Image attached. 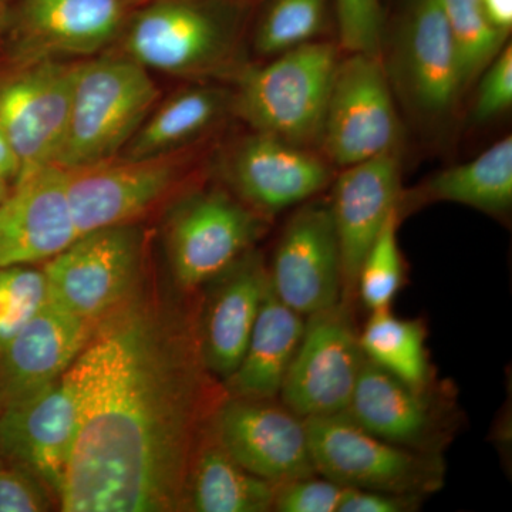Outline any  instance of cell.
<instances>
[{
	"label": "cell",
	"mask_w": 512,
	"mask_h": 512,
	"mask_svg": "<svg viewBox=\"0 0 512 512\" xmlns=\"http://www.w3.org/2000/svg\"><path fill=\"white\" fill-rule=\"evenodd\" d=\"M64 376L77 433L60 510L184 511L195 448L225 397L202 359L198 322L138 288L94 325Z\"/></svg>",
	"instance_id": "obj_1"
},
{
	"label": "cell",
	"mask_w": 512,
	"mask_h": 512,
	"mask_svg": "<svg viewBox=\"0 0 512 512\" xmlns=\"http://www.w3.org/2000/svg\"><path fill=\"white\" fill-rule=\"evenodd\" d=\"M160 90L146 67L130 57L103 56L77 63L72 109L56 167H86L123 153Z\"/></svg>",
	"instance_id": "obj_2"
},
{
	"label": "cell",
	"mask_w": 512,
	"mask_h": 512,
	"mask_svg": "<svg viewBox=\"0 0 512 512\" xmlns=\"http://www.w3.org/2000/svg\"><path fill=\"white\" fill-rule=\"evenodd\" d=\"M339 62L335 45L316 40L281 53L241 74L232 109L258 133L319 144Z\"/></svg>",
	"instance_id": "obj_3"
},
{
	"label": "cell",
	"mask_w": 512,
	"mask_h": 512,
	"mask_svg": "<svg viewBox=\"0 0 512 512\" xmlns=\"http://www.w3.org/2000/svg\"><path fill=\"white\" fill-rule=\"evenodd\" d=\"M229 0H151L127 18L124 55L147 70L204 76L220 69L235 43Z\"/></svg>",
	"instance_id": "obj_4"
},
{
	"label": "cell",
	"mask_w": 512,
	"mask_h": 512,
	"mask_svg": "<svg viewBox=\"0 0 512 512\" xmlns=\"http://www.w3.org/2000/svg\"><path fill=\"white\" fill-rule=\"evenodd\" d=\"M305 424L316 474L342 487L426 497L444 483L440 453L379 439L345 413L309 417Z\"/></svg>",
	"instance_id": "obj_5"
},
{
	"label": "cell",
	"mask_w": 512,
	"mask_h": 512,
	"mask_svg": "<svg viewBox=\"0 0 512 512\" xmlns=\"http://www.w3.org/2000/svg\"><path fill=\"white\" fill-rule=\"evenodd\" d=\"M143 232L136 224L79 235L43 264L50 298L96 325L140 288Z\"/></svg>",
	"instance_id": "obj_6"
},
{
	"label": "cell",
	"mask_w": 512,
	"mask_h": 512,
	"mask_svg": "<svg viewBox=\"0 0 512 512\" xmlns=\"http://www.w3.org/2000/svg\"><path fill=\"white\" fill-rule=\"evenodd\" d=\"M266 218L227 191L195 192L171 212L165 244L175 284L194 291L217 278L264 234Z\"/></svg>",
	"instance_id": "obj_7"
},
{
	"label": "cell",
	"mask_w": 512,
	"mask_h": 512,
	"mask_svg": "<svg viewBox=\"0 0 512 512\" xmlns=\"http://www.w3.org/2000/svg\"><path fill=\"white\" fill-rule=\"evenodd\" d=\"M400 123L380 56L340 60L319 144L330 163L350 167L397 151Z\"/></svg>",
	"instance_id": "obj_8"
},
{
	"label": "cell",
	"mask_w": 512,
	"mask_h": 512,
	"mask_svg": "<svg viewBox=\"0 0 512 512\" xmlns=\"http://www.w3.org/2000/svg\"><path fill=\"white\" fill-rule=\"evenodd\" d=\"M352 306L336 303L305 318L282 384V403L302 419L345 413L366 356Z\"/></svg>",
	"instance_id": "obj_9"
},
{
	"label": "cell",
	"mask_w": 512,
	"mask_h": 512,
	"mask_svg": "<svg viewBox=\"0 0 512 512\" xmlns=\"http://www.w3.org/2000/svg\"><path fill=\"white\" fill-rule=\"evenodd\" d=\"M183 164L177 151L154 157L117 156L64 170L77 232L134 224L173 192Z\"/></svg>",
	"instance_id": "obj_10"
},
{
	"label": "cell",
	"mask_w": 512,
	"mask_h": 512,
	"mask_svg": "<svg viewBox=\"0 0 512 512\" xmlns=\"http://www.w3.org/2000/svg\"><path fill=\"white\" fill-rule=\"evenodd\" d=\"M211 426L229 456L262 480L281 485L316 474L305 419L276 399L225 394Z\"/></svg>",
	"instance_id": "obj_11"
},
{
	"label": "cell",
	"mask_w": 512,
	"mask_h": 512,
	"mask_svg": "<svg viewBox=\"0 0 512 512\" xmlns=\"http://www.w3.org/2000/svg\"><path fill=\"white\" fill-rule=\"evenodd\" d=\"M76 69L77 63L39 60L0 87V130L19 158L18 180L55 165L69 124Z\"/></svg>",
	"instance_id": "obj_12"
},
{
	"label": "cell",
	"mask_w": 512,
	"mask_h": 512,
	"mask_svg": "<svg viewBox=\"0 0 512 512\" xmlns=\"http://www.w3.org/2000/svg\"><path fill=\"white\" fill-rule=\"evenodd\" d=\"M268 272L272 292L303 318L342 302V254L329 201L299 205Z\"/></svg>",
	"instance_id": "obj_13"
},
{
	"label": "cell",
	"mask_w": 512,
	"mask_h": 512,
	"mask_svg": "<svg viewBox=\"0 0 512 512\" xmlns=\"http://www.w3.org/2000/svg\"><path fill=\"white\" fill-rule=\"evenodd\" d=\"M227 178L238 200L271 217L313 200L332 184V168L308 147L254 131L232 151Z\"/></svg>",
	"instance_id": "obj_14"
},
{
	"label": "cell",
	"mask_w": 512,
	"mask_h": 512,
	"mask_svg": "<svg viewBox=\"0 0 512 512\" xmlns=\"http://www.w3.org/2000/svg\"><path fill=\"white\" fill-rule=\"evenodd\" d=\"M77 433V404L66 376L0 412V456L59 497Z\"/></svg>",
	"instance_id": "obj_15"
},
{
	"label": "cell",
	"mask_w": 512,
	"mask_h": 512,
	"mask_svg": "<svg viewBox=\"0 0 512 512\" xmlns=\"http://www.w3.org/2000/svg\"><path fill=\"white\" fill-rule=\"evenodd\" d=\"M402 165L397 151L343 168L329 200L342 254V302L357 298L360 265L382 231L387 218L399 208Z\"/></svg>",
	"instance_id": "obj_16"
},
{
	"label": "cell",
	"mask_w": 512,
	"mask_h": 512,
	"mask_svg": "<svg viewBox=\"0 0 512 512\" xmlns=\"http://www.w3.org/2000/svg\"><path fill=\"white\" fill-rule=\"evenodd\" d=\"M431 387L416 389L370 362L363 363L345 414L396 446L440 453L450 439V416Z\"/></svg>",
	"instance_id": "obj_17"
},
{
	"label": "cell",
	"mask_w": 512,
	"mask_h": 512,
	"mask_svg": "<svg viewBox=\"0 0 512 512\" xmlns=\"http://www.w3.org/2000/svg\"><path fill=\"white\" fill-rule=\"evenodd\" d=\"M77 237L64 170L56 165L20 178L0 204V268L45 264Z\"/></svg>",
	"instance_id": "obj_18"
},
{
	"label": "cell",
	"mask_w": 512,
	"mask_h": 512,
	"mask_svg": "<svg viewBox=\"0 0 512 512\" xmlns=\"http://www.w3.org/2000/svg\"><path fill=\"white\" fill-rule=\"evenodd\" d=\"M397 70L417 113L443 117L464 90L456 43L441 0H416L400 35Z\"/></svg>",
	"instance_id": "obj_19"
},
{
	"label": "cell",
	"mask_w": 512,
	"mask_h": 512,
	"mask_svg": "<svg viewBox=\"0 0 512 512\" xmlns=\"http://www.w3.org/2000/svg\"><path fill=\"white\" fill-rule=\"evenodd\" d=\"M93 329L92 323L50 299L0 350L2 407L62 379Z\"/></svg>",
	"instance_id": "obj_20"
},
{
	"label": "cell",
	"mask_w": 512,
	"mask_h": 512,
	"mask_svg": "<svg viewBox=\"0 0 512 512\" xmlns=\"http://www.w3.org/2000/svg\"><path fill=\"white\" fill-rule=\"evenodd\" d=\"M211 282L214 286L198 320V335L208 372L225 382L247 349L269 286V272L264 258L251 249Z\"/></svg>",
	"instance_id": "obj_21"
},
{
	"label": "cell",
	"mask_w": 512,
	"mask_h": 512,
	"mask_svg": "<svg viewBox=\"0 0 512 512\" xmlns=\"http://www.w3.org/2000/svg\"><path fill=\"white\" fill-rule=\"evenodd\" d=\"M124 0H23L16 28L23 53L33 60L94 56L121 36Z\"/></svg>",
	"instance_id": "obj_22"
},
{
	"label": "cell",
	"mask_w": 512,
	"mask_h": 512,
	"mask_svg": "<svg viewBox=\"0 0 512 512\" xmlns=\"http://www.w3.org/2000/svg\"><path fill=\"white\" fill-rule=\"evenodd\" d=\"M305 318L268 286L247 349L235 372L222 382L229 397L275 400L301 342Z\"/></svg>",
	"instance_id": "obj_23"
},
{
	"label": "cell",
	"mask_w": 512,
	"mask_h": 512,
	"mask_svg": "<svg viewBox=\"0 0 512 512\" xmlns=\"http://www.w3.org/2000/svg\"><path fill=\"white\" fill-rule=\"evenodd\" d=\"M275 493V484L249 473L229 456L208 421L188 471L184 511H272Z\"/></svg>",
	"instance_id": "obj_24"
},
{
	"label": "cell",
	"mask_w": 512,
	"mask_h": 512,
	"mask_svg": "<svg viewBox=\"0 0 512 512\" xmlns=\"http://www.w3.org/2000/svg\"><path fill=\"white\" fill-rule=\"evenodd\" d=\"M231 106L227 94L215 87H188L156 104L138 128L123 157L141 158L177 153L204 134Z\"/></svg>",
	"instance_id": "obj_25"
},
{
	"label": "cell",
	"mask_w": 512,
	"mask_h": 512,
	"mask_svg": "<svg viewBox=\"0 0 512 512\" xmlns=\"http://www.w3.org/2000/svg\"><path fill=\"white\" fill-rule=\"evenodd\" d=\"M426 191L431 200L466 205L485 214H507L512 205V138L504 137L474 160L440 171Z\"/></svg>",
	"instance_id": "obj_26"
},
{
	"label": "cell",
	"mask_w": 512,
	"mask_h": 512,
	"mask_svg": "<svg viewBox=\"0 0 512 512\" xmlns=\"http://www.w3.org/2000/svg\"><path fill=\"white\" fill-rule=\"evenodd\" d=\"M359 333L360 346L370 362L416 387H431L426 329L419 320L400 319L390 309L370 312Z\"/></svg>",
	"instance_id": "obj_27"
},
{
	"label": "cell",
	"mask_w": 512,
	"mask_h": 512,
	"mask_svg": "<svg viewBox=\"0 0 512 512\" xmlns=\"http://www.w3.org/2000/svg\"><path fill=\"white\" fill-rule=\"evenodd\" d=\"M456 43L464 90L476 82L510 36L495 28L485 13L483 0H441Z\"/></svg>",
	"instance_id": "obj_28"
},
{
	"label": "cell",
	"mask_w": 512,
	"mask_h": 512,
	"mask_svg": "<svg viewBox=\"0 0 512 512\" xmlns=\"http://www.w3.org/2000/svg\"><path fill=\"white\" fill-rule=\"evenodd\" d=\"M328 23V0H272L259 20L255 50L275 57L315 42Z\"/></svg>",
	"instance_id": "obj_29"
},
{
	"label": "cell",
	"mask_w": 512,
	"mask_h": 512,
	"mask_svg": "<svg viewBox=\"0 0 512 512\" xmlns=\"http://www.w3.org/2000/svg\"><path fill=\"white\" fill-rule=\"evenodd\" d=\"M397 225L399 208L387 218L360 265L357 296L370 312L390 309L403 285V259L397 241Z\"/></svg>",
	"instance_id": "obj_30"
},
{
	"label": "cell",
	"mask_w": 512,
	"mask_h": 512,
	"mask_svg": "<svg viewBox=\"0 0 512 512\" xmlns=\"http://www.w3.org/2000/svg\"><path fill=\"white\" fill-rule=\"evenodd\" d=\"M50 299L43 269L33 265L0 268V350Z\"/></svg>",
	"instance_id": "obj_31"
},
{
	"label": "cell",
	"mask_w": 512,
	"mask_h": 512,
	"mask_svg": "<svg viewBox=\"0 0 512 512\" xmlns=\"http://www.w3.org/2000/svg\"><path fill=\"white\" fill-rule=\"evenodd\" d=\"M339 39L350 53L380 56L383 13L380 0H335Z\"/></svg>",
	"instance_id": "obj_32"
},
{
	"label": "cell",
	"mask_w": 512,
	"mask_h": 512,
	"mask_svg": "<svg viewBox=\"0 0 512 512\" xmlns=\"http://www.w3.org/2000/svg\"><path fill=\"white\" fill-rule=\"evenodd\" d=\"M345 487L313 474L276 485L274 508L278 512H338Z\"/></svg>",
	"instance_id": "obj_33"
},
{
	"label": "cell",
	"mask_w": 512,
	"mask_h": 512,
	"mask_svg": "<svg viewBox=\"0 0 512 512\" xmlns=\"http://www.w3.org/2000/svg\"><path fill=\"white\" fill-rule=\"evenodd\" d=\"M49 490L25 468L0 456V512L52 510Z\"/></svg>",
	"instance_id": "obj_34"
},
{
	"label": "cell",
	"mask_w": 512,
	"mask_h": 512,
	"mask_svg": "<svg viewBox=\"0 0 512 512\" xmlns=\"http://www.w3.org/2000/svg\"><path fill=\"white\" fill-rule=\"evenodd\" d=\"M474 120L485 123L510 109L512 104V47H503L478 77Z\"/></svg>",
	"instance_id": "obj_35"
},
{
	"label": "cell",
	"mask_w": 512,
	"mask_h": 512,
	"mask_svg": "<svg viewBox=\"0 0 512 512\" xmlns=\"http://www.w3.org/2000/svg\"><path fill=\"white\" fill-rule=\"evenodd\" d=\"M421 495L345 488L338 512H412L423 503Z\"/></svg>",
	"instance_id": "obj_36"
},
{
	"label": "cell",
	"mask_w": 512,
	"mask_h": 512,
	"mask_svg": "<svg viewBox=\"0 0 512 512\" xmlns=\"http://www.w3.org/2000/svg\"><path fill=\"white\" fill-rule=\"evenodd\" d=\"M20 174V161L5 133L0 130V180L13 183Z\"/></svg>",
	"instance_id": "obj_37"
},
{
	"label": "cell",
	"mask_w": 512,
	"mask_h": 512,
	"mask_svg": "<svg viewBox=\"0 0 512 512\" xmlns=\"http://www.w3.org/2000/svg\"><path fill=\"white\" fill-rule=\"evenodd\" d=\"M485 13L495 28L510 35L512 28V0H483Z\"/></svg>",
	"instance_id": "obj_38"
},
{
	"label": "cell",
	"mask_w": 512,
	"mask_h": 512,
	"mask_svg": "<svg viewBox=\"0 0 512 512\" xmlns=\"http://www.w3.org/2000/svg\"><path fill=\"white\" fill-rule=\"evenodd\" d=\"M9 18H8V12H6L5 8V2L3 0H0V33L3 32V29L8 26Z\"/></svg>",
	"instance_id": "obj_39"
},
{
	"label": "cell",
	"mask_w": 512,
	"mask_h": 512,
	"mask_svg": "<svg viewBox=\"0 0 512 512\" xmlns=\"http://www.w3.org/2000/svg\"><path fill=\"white\" fill-rule=\"evenodd\" d=\"M10 183H6V181L0 180V204L5 201V198L8 197L10 190L12 188L9 187Z\"/></svg>",
	"instance_id": "obj_40"
},
{
	"label": "cell",
	"mask_w": 512,
	"mask_h": 512,
	"mask_svg": "<svg viewBox=\"0 0 512 512\" xmlns=\"http://www.w3.org/2000/svg\"><path fill=\"white\" fill-rule=\"evenodd\" d=\"M124 2H126L128 5V8H130V6L144 5V3L151 2V0H124Z\"/></svg>",
	"instance_id": "obj_41"
},
{
	"label": "cell",
	"mask_w": 512,
	"mask_h": 512,
	"mask_svg": "<svg viewBox=\"0 0 512 512\" xmlns=\"http://www.w3.org/2000/svg\"><path fill=\"white\" fill-rule=\"evenodd\" d=\"M0 412H2V400H0Z\"/></svg>",
	"instance_id": "obj_42"
},
{
	"label": "cell",
	"mask_w": 512,
	"mask_h": 512,
	"mask_svg": "<svg viewBox=\"0 0 512 512\" xmlns=\"http://www.w3.org/2000/svg\"><path fill=\"white\" fill-rule=\"evenodd\" d=\"M229 2H237V0H229Z\"/></svg>",
	"instance_id": "obj_43"
},
{
	"label": "cell",
	"mask_w": 512,
	"mask_h": 512,
	"mask_svg": "<svg viewBox=\"0 0 512 512\" xmlns=\"http://www.w3.org/2000/svg\"><path fill=\"white\" fill-rule=\"evenodd\" d=\"M3 2H6V0H3Z\"/></svg>",
	"instance_id": "obj_44"
}]
</instances>
